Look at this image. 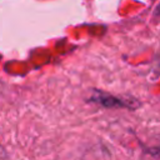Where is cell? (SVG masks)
Returning a JSON list of instances; mask_svg holds the SVG:
<instances>
[{
  "mask_svg": "<svg viewBox=\"0 0 160 160\" xmlns=\"http://www.w3.org/2000/svg\"><path fill=\"white\" fill-rule=\"evenodd\" d=\"M90 101L99 104L100 106L108 108V109H122V108L135 109L140 105L135 100H126V99L115 96L112 94H109V92L99 90V89L92 90V94L90 96Z\"/></svg>",
  "mask_w": 160,
  "mask_h": 160,
  "instance_id": "6da1fadb",
  "label": "cell"
},
{
  "mask_svg": "<svg viewBox=\"0 0 160 160\" xmlns=\"http://www.w3.org/2000/svg\"><path fill=\"white\" fill-rule=\"evenodd\" d=\"M5 159V149L0 145V160H4Z\"/></svg>",
  "mask_w": 160,
  "mask_h": 160,
  "instance_id": "7a4b0ae2",
  "label": "cell"
}]
</instances>
